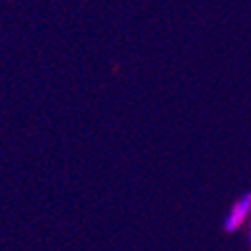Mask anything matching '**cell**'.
Instances as JSON below:
<instances>
[{"label":"cell","instance_id":"cell-1","mask_svg":"<svg viewBox=\"0 0 251 251\" xmlns=\"http://www.w3.org/2000/svg\"><path fill=\"white\" fill-rule=\"evenodd\" d=\"M251 223V193L241 195L229 209V213L225 217V231L227 233H235L245 225Z\"/></svg>","mask_w":251,"mask_h":251},{"label":"cell","instance_id":"cell-2","mask_svg":"<svg viewBox=\"0 0 251 251\" xmlns=\"http://www.w3.org/2000/svg\"><path fill=\"white\" fill-rule=\"evenodd\" d=\"M249 245H251V223H249Z\"/></svg>","mask_w":251,"mask_h":251}]
</instances>
